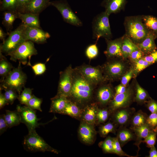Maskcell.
Returning a JSON list of instances; mask_svg holds the SVG:
<instances>
[{"label": "cell", "mask_w": 157, "mask_h": 157, "mask_svg": "<svg viewBox=\"0 0 157 157\" xmlns=\"http://www.w3.org/2000/svg\"><path fill=\"white\" fill-rule=\"evenodd\" d=\"M124 24L125 35L136 44L142 41L149 32L143 22L142 15L126 17Z\"/></svg>", "instance_id": "obj_1"}, {"label": "cell", "mask_w": 157, "mask_h": 157, "mask_svg": "<svg viewBox=\"0 0 157 157\" xmlns=\"http://www.w3.org/2000/svg\"><path fill=\"white\" fill-rule=\"evenodd\" d=\"M110 59L103 67L105 79L113 81L121 78L131 67L127 59L115 58Z\"/></svg>", "instance_id": "obj_2"}, {"label": "cell", "mask_w": 157, "mask_h": 157, "mask_svg": "<svg viewBox=\"0 0 157 157\" xmlns=\"http://www.w3.org/2000/svg\"><path fill=\"white\" fill-rule=\"evenodd\" d=\"M109 15L105 11L96 16L92 22V38L96 42L100 38L111 39L112 37Z\"/></svg>", "instance_id": "obj_3"}, {"label": "cell", "mask_w": 157, "mask_h": 157, "mask_svg": "<svg viewBox=\"0 0 157 157\" xmlns=\"http://www.w3.org/2000/svg\"><path fill=\"white\" fill-rule=\"evenodd\" d=\"M92 85L81 75L73 78L70 96L80 103L88 100L92 93Z\"/></svg>", "instance_id": "obj_4"}, {"label": "cell", "mask_w": 157, "mask_h": 157, "mask_svg": "<svg viewBox=\"0 0 157 157\" xmlns=\"http://www.w3.org/2000/svg\"><path fill=\"white\" fill-rule=\"evenodd\" d=\"M23 145L24 149L31 152L49 151L56 154L59 152L49 145L36 131L28 132L24 137Z\"/></svg>", "instance_id": "obj_5"}, {"label": "cell", "mask_w": 157, "mask_h": 157, "mask_svg": "<svg viewBox=\"0 0 157 157\" xmlns=\"http://www.w3.org/2000/svg\"><path fill=\"white\" fill-rule=\"evenodd\" d=\"M18 66L12 70L3 81L4 88H10L16 90L19 94L24 87L27 79L26 74L22 71L20 63Z\"/></svg>", "instance_id": "obj_6"}, {"label": "cell", "mask_w": 157, "mask_h": 157, "mask_svg": "<svg viewBox=\"0 0 157 157\" xmlns=\"http://www.w3.org/2000/svg\"><path fill=\"white\" fill-rule=\"evenodd\" d=\"M26 26L22 23L10 33L7 39L0 46V51L1 52L8 55L16 50L26 41L24 35Z\"/></svg>", "instance_id": "obj_7"}, {"label": "cell", "mask_w": 157, "mask_h": 157, "mask_svg": "<svg viewBox=\"0 0 157 157\" xmlns=\"http://www.w3.org/2000/svg\"><path fill=\"white\" fill-rule=\"evenodd\" d=\"M37 51L33 42L26 40L22 43L16 50L7 55L10 56V59L14 61L19 60V62L26 65L31 56L36 55Z\"/></svg>", "instance_id": "obj_8"}, {"label": "cell", "mask_w": 157, "mask_h": 157, "mask_svg": "<svg viewBox=\"0 0 157 157\" xmlns=\"http://www.w3.org/2000/svg\"><path fill=\"white\" fill-rule=\"evenodd\" d=\"M135 94V86L133 83L127 87L125 92L115 94L109 103L108 108L111 113L117 109L130 107L134 101Z\"/></svg>", "instance_id": "obj_9"}, {"label": "cell", "mask_w": 157, "mask_h": 157, "mask_svg": "<svg viewBox=\"0 0 157 157\" xmlns=\"http://www.w3.org/2000/svg\"><path fill=\"white\" fill-rule=\"evenodd\" d=\"M50 5L54 6L58 10L66 22L77 27L83 26L82 22L74 13L66 1L50 2Z\"/></svg>", "instance_id": "obj_10"}, {"label": "cell", "mask_w": 157, "mask_h": 157, "mask_svg": "<svg viewBox=\"0 0 157 157\" xmlns=\"http://www.w3.org/2000/svg\"><path fill=\"white\" fill-rule=\"evenodd\" d=\"M16 110L20 118L21 123L26 126L28 132L35 131L42 124L38 122L40 119L37 118L35 111L26 106L17 105Z\"/></svg>", "instance_id": "obj_11"}, {"label": "cell", "mask_w": 157, "mask_h": 157, "mask_svg": "<svg viewBox=\"0 0 157 157\" xmlns=\"http://www.w3.org/2000/svg\"><path fill=\"white\" fill-rule=\"evenodd\" d=\"M73 80V71L69 66L60 74L57 95L66 97L70 96Z\"/></svg>", "instance_id": "obj_12"}, {"label": "cell", "mask_w": 157, "mask_h": 157, "mask_svg": "<svg viewBox=\"0 0 157 157\" xmlns=\"http://www.w3.org/2000/svg\"><path fill=\"white\" fill-rule=\"evenodd\" d=\"M134 108L130 107L120 108L112 113L113 122L119 127H127L133 114L135 112Z\"/></svg>", "instance_id": "obj_13"}, {"label": "cell", "mask_w": 157, "mask_h": 157, "mask_svg": "<svg viewBox=\"0 0 157 157\" xmlns=\"http://www.w3.org/2000/svg\"><path fill=\"white\" fill-rule=\"evenodd\" d=\"M81 75L92 84H97L105 80L101 70L99 67L84 65L80 69Z\"/></svg>", "instance_id": "obj_14"}, {"label": "cell", "mask_w": 157, "mask_h": 157, "mask_svg": "<svg viewBox=\"0 0 157 157\" xmlns=\"http://www.w3.org/2000/svg\"><path fill=\"white\" fill-rule=\"evenodd\" d=\"M24 35L26 40H30L38 44L45 43L50 37L48 33L41 28L26 26L24 30Z\"/></svg>", "instance_id": "obj_15"}, {"label": "cell", "mask_w": 157, "mask_h": 157, "mask_svg": "<svg viewBox=\"0 0 157 157\" xmlns=\"http://www.w3.org/2000/svg\"><path fill=\"white\" fill-rule=\"evenodd\" d=\"M124 35L114 40L105 39L107 47L104 53L109 59L115 58H123L122 47Z\"/></svg>", "instance_id": "obj_16"}, {"label": "cell", "mask_w": 157, "mask_h": 157, "mask_svg": "<svg viewBox=\"0 0 157 157\" xmlns=\"http://www.w3.org/2000/svg\"><path fill=\"white\" fill-rule=\"evenodd\" d=\"M126 0H103L101 6L109 15L118 13L124 10L127 3Z\"/></svg>", "instance_id": "obj_17"}, {"label": "cell", "mask_w": 157, "mask_h": 157, "mask_svg": "<svg viewBox=\"0 0 157 157\" xmlns=\"http://www.w3.org/2000/svg\"><path fill=\"white\" fill-rule=\"evenodd\" d=\"M78 132L81 139L85 143L90 144L93 142L95 132L92 125L85 122L81 123Z\"/></svg>", "instance_id": "obj_18"}, {"label": "cell", "mask_w": 157, "mask_h": 157, "mask_svg": "<svg viewBox=\"0 0 157 157\" xmlns=\"http://www.w3.org/2000/svg\"><path fill=\"white\" fill-rule=\"evenodd\" d=\"M115 95V90L109 85L103 86L98 90L97 97L99 102L105 105L109 103Z\"/></svg>", "instance_id": "obj_19"}, {"label": "cell", "mask_w": 157, "mask_h": 157, "mask_svg": "<svg viewBox=\"0 0 157 157\" xmlns=\"http://www.w3.org/2000/svg\"><path fill=\"white\" fill-rule=\"evenodd\" d=\"M157 36L149 32L146 37L141 42L136 44L139 49L144 55L149 54L156 50L157 47L155 42Z\"/></svg>", "instance_id": "obj_20"}, {"label": "cell", "mask_w": 157, "mask_h": 157, "mask_svg": "<svg viewBox=\"0 0 157 157\" xmlns=\"http://www.w3.org/2000/svg\"><path fill=\"white\" fill-rule=\"evenodd\" d=\"M49 0H31L24 8L22 13H29L39 14L48 6Z\"/></svg>", "instance_id": "obj_21"}, {"label": "cell", "mask_w": 157, "mask_h": 157, "mask_svg": "<svg viewBox=\"0 0 157 157\" xmlns=\"http://www.w3.org/2000/svg\"><path fill=\"white\" fill-rule=\"evenodd\" d=\"M127 127H119L117 131L116 137L122 147L129 142L135 141V140L136 136L133 131L130 128H128Z\"/></svg>", "instance_id": "obj_22"}, {"label": "cell", "mask_w": 157, "mask_h": 157, "mask_svg": "<svg viewBox=\"0 0 157 157\" xmlns=\"http://www.w3.org/2000/svg\"><path fill=\"white\" fill-rule=\"evenodd\" d=\"M131 129L133 131L136 136L135 142L134 144L136 145L138 148L137 154L136 155L138 156V152L140 149V145L141 143L142 142V140L145 138L153 129L146 124L141 126Z\"/></svg>", "instance_id": "obj_23"}, {"label": "cell", "mask_w": 157, "mask_h": 157, "mask_svg": "<svg viewBox=\"0 0 157 157\" xmlns=\"http://www.w3.org/2000/svg\"><path fill=\"white\" fill-rule=\"evenodd\" d=\"M18 18L21 20L22 23L26 26L41 28L38 15L18 12Z\"/></svg>", "instance_id": "obj_24"}, {"label": "cell", "mask_w": 157, "mask_h": 157, "mask_svg": "<svg viewBox=\"0 0 157 157\" xmlns=\"http://www.w3.org/2000/svg\"><path fill=\"white\" fill-rule=\"evenodd\" d=\"M67 98L57 95L52 98L49 112L62 114L69 101Z\"/></svg>", "instance_id": "obj_25"}, {"label": "cell", "mask_w": 157, "mask_h": 157, "mask_svg": "<svg viewBox=\"0 0 157 157\" xmlns=\"http://www.w3.org/2000/svg\"><path fill=\"white\" fill-rule=\"evenodd\" d=\"M124 35L122 50L123 57L127 59L129 55L134 51L139 49L137 44L125 35Z\"/></svg>", "instance_id": "obj_26"}, {"label": "cell", "mask_w": 157, "mask_h": 157, "mask_svg": "<svg viewBox=\"0 0 157 157\" xmlns=\"http://www.w3.org/2000/svg\"><path fill=\"white\" fill-rule=\"evenodd\" d=\"M148 116L147 113L141 110L135 111L131 118L130 128L133 129L146 124Z\"/></svg>", "instance_id": "obj_27"}, {"label": "cell", "mask_w": 157, "mask_h": 157, "mask_svg": "<svg viewBox=\"0 0 157 157\" xmlns=\"http://www.w3.org/2000/svg\"><path fill=\"white\" fill-rule=\"evenodd\" d=\"M150 97L147 91L140 86L137 81H136L134 101L139 104L142 105L145 104Z\"/></svg>", "instance_id": "obj_28"}, {"label": "cell", "mask_w": 157, "mask_h": 157, "mask_svg": "<svg viewBox=\"0 0 157 157\" xmlns=\"http://www.w3.org/2000/svg\"><path fill=\"white\" fill-rule=\"evenodd\" d=\"M18 12L17 10H8L3 14L2 24L8 30L12 28L14 21L18 18Z\"/></svg>", "instance_id": "obj_29"}, {"label": "cell", "mask_w": 157, "mask_h": 157, "mask_svg": "<svg viewBox=\"0 0 157 157\" xmlns=\"http://www.w3.org/2000/svg\"><path fill=\"white\" fill-rule=\"evenodd\" d=\"M5 118L8 128L17 126L21 123L20 116L17 110H6Z\"/></svg>", "instance_id": "obj_30"}, {"label": "cell", "mask_w": 157, "mask_h": 157, "mask_svg": "<svg viewBox=\"0 0 157 157\" xmlns=\"http://www.w3.org/2000/svg\"><path fill=\"white\" fill-rule=\"evenodd\" d=\"M142 19L149 31L157 36V17L152 15H142Z\"/></svg>", "instance_id": "obj_31"}, {"label": "cell", "mask_w": 157, "mask_h": 157, "mask_svg": "<svg viewBox=\"0 0 157 157\" xmlns=\"http://www.w3.org/2000/svg\"><path fill=\"white\" fill-rule=\"evenodd\" d=\"M97 110L95 106H91L87 107L83 115L84 122L92 125L94 124L97 119Z\"/></svg>", "instance_id": "obj_32"}, {"label": "cell", "mask_w": 157, "mask_h": 157, "mask_svg": "<svg viewBox=\"0 0 157 157\" xmlns=\"http://www.w3.org/2000/svg\"><path fill=\"white\" fill-rule=\"evenodd\" d=\"M118 127L113 122H109L100 127L99 133L101 136L105 137L110 133H115Z\"/></svg>", "instance_id": "obj_33"}, {"label": "cell", "mask_w": 157, "mask_h": 157, "mask_svg": "<svg viewBox=\"0 0 157 157\" xmlns=\"http://www.w3.org/2000/svg\"><path fill=\"white\" fill-rule=\"evenodd\" d=\"M12 66L11 64L2 55L0 52V75L6 76L11 71Z\"/></svg>", "instance_id": "obj_34"}, {"label": "cell", "mask_w": 157, "mask_h": 157, "mask_svg": "<svg viewBox=\"0 0 157 157\" xmlns=\"http://www.w3.org/2000/svg\"><path fill=\"white\" fill-rule=\"evenodd\" d=\"M80 112V109L78 106L68 101L62 114L76 117L79 115Z\"/></svg>", "instance_id": "obj_35"}, {"label": "cell", "mask_w": 157, "mask_h": 157, "mask_svg": "<svg viewBox=\"0 0 157 157\" xmlns=\"http://www.w3.org/2000/svg\"><path fill=\"white\" fill-rule=\"evenodd\" d=\"M133 65L135 77L140 72L152 65L142 58L133 63Z\"/></svg>", "instance_id": "obj_36"}, {"label": "cell", "mask_w": 157, "mask_h": 157, "mask_svg": "<svg viewBox=\"0 0 157 157\" xmlns=\"http://www.w3.org/2000/svg\"><path fill=\"white\" fill-rule=\"evenodd\" d=\"M32 90L31 89L24 88V90L18 97V99L21 104L26 105L32 97Z\"/></svg>", "instance_id": "obj_37"}, {"label": "cell", "mask_w": 157, "mask_h": 157, "mask_svg": "<svg viewBox=\"0 0 157 157\" xmlns=\"http://www.w3.org/2000/svg\"><path fill=\"white\" fill-rule=\"evenodd\" d=\"M111 112L108 108L98 109L97 113V119L99 123H103L108 119Z\"/></svg>", "instance_id": "obj_38"}, {"label": "cell", "mask_w": 157, "mask_h": 157, "mask_svg": "<svg viewBox=\"0 0 157 157\" xmlns=\"http://www.w3.org/2000/svg\"><path fill=\"white\" fill-rule=\"evenodd\" d=\"M114 138L107 137L100 144V146L104 151L106 153H113V141Z\"/></svg>", "instance_id": "obj_39"}, {"label": "cell", "mask_w": 157, "mask_h": 157, "mask_svg": "<svg viewBox=\"0 0 157 157\" xmlns=\"http://www.w3.org/2000/svg\"><path fill=\"white\" fill-rule=\"evenodd\" d=\"M157 128L153 129L149 134L143 140L142 142L145 143L148 148L154 146L156 141Z\"/></svg>", "instance_id": "obj_40"}, {"label": "cell", "mask_w": 157, "mask_h": 157, "mask_svg": "<svg viewBox=\"0 0 157 157\" xmlns=\"http://www.w3.org/2000/svg\"><path fill=\"white\" fill-rule=\"evenodd\" d=\"M113 152L120 156H126L128 157H135L137 156H133L129 155L122 150L120 144L116 137L114 138L113 141Z\"/></svg>", "instance_id": "obj_41"}, {"label": "cell", "mask_w": 157, "mask_h": 157, "mask_svg": "<svg viewBox=\"0 0 157 157\" xmlns=\"http://www.w3.org/2000/svg\"><path fill=\"white\" fill-rule=\"evenodd\" d=\"M42 101V100L41 99L33 95L32 98L26 106L33 109L37 110L42 112V110L41 107Z\"/></svg>", "instance_id": "obj_42"}, {"label": "cell", "mask_w": 157, "mask_h": 157, "mask_svg": "<svg viewBox=\"0 0 157 157\" xmlns=\"http://www.w3.org/2000/svg\"><path fill=\"white\" fill-rule=\"evenodd\" d=\"M135 77L133 67L131 66L129 69L121 78V84L127 87L131 79Z\"/></svg>", "instance_id": "obj_43"}, {"label": "cell", "mask_w": 157, "mask_h": 157, "mask_svg": "<svg viewBox=\"0 0 157 157\" xmlns=\"http://www.w3.org/2000/svg\"><path fill=\"white\" fill-rule=\"evenodd\" d=\"M1 7L4 10L17 11V0H2Z\"/></svg>", "instance_id": "obj_44"}, {"label": "cell", "mask_w": 157, "mask_h": 157, "mask_svg": "<svg viewBox=\"0 0 157 157\" xmlns=\"http://www.w3.org/2000/svg\"><path fill=\"white\" fill-rule=\"evenodd\" d=\"M98 54V49L96 43L89 45L85 51L86 55L90 59L96 57Z\"/></svg>", "instance_id": "obj_45"}, {"label": "cell", "mask_w": 157, "mask_h": 157, "mask_svg": "<svg viewBox=\"0 0 157 157\" xmlns=\"http://www.w3.org/2000/svg\"><path fill=\"white\" fill-rule=\"evenodd\" d=\"M146 124L153 129L157 128V113H151L148 115Z\"/></svg>", "instance_id": "obj_46"}, {"label": "cell", "mask_w": 157, "mask_h": 157, "mask_svg": "<svg viewBox=\"0 0 157 157\" xmlns=\"http://www.w3.org/2000/svg\"><path fill=\"white\" fill-rule=\"evenodd\" d=\"M144 54L139 49L132 52L129 56L128 58L133 63L143 58Z\"/></svg>", "instance_id": "obj_47"}, {"label": "cell", "mask_w": 157, "mask_h": 157, "mask_svg": "<svg viewBox=\"0 0 157 157\" xmlns=\"http://www.w3.org/2000/svg\"><path fill=\"white\" fill-rule=\"evenodd\" d=\"M36 75H40L44 73L46 68L45 64L43 63H38L33 66L30 65Z\"/></svg>", "instance_id": "obj_48"}, {"label": "cell", "mask_w": 157, "mask_h": 157, "mask_svg": "<svg viewBox=\"0 0 157 157\" xmlns=\"http://www.w3.org/2000/svg\"><path fill=\"white\" fill-rule=\"evenodd\" d=\"M145 104L151 113H157V102L156 101L150 97Z\"/></svg>", "instance_id": "obj_49"}, {"label": "cell", "mask_w": 157, "mask_h": 157, "mask_svg": "<svg viewBox=\"0 0 157 157\" xmlns=\"http://www.w3.org/2000/svg\"><path fill=\"white\" fill-rule=\"evenodd\" d=\"M143 58L152 64L157 62V48L150 53L145 55Z\"/></svg>", "instance_id": "obj_50"}, {"label": "cell", "mask_w": 157, "mask_h": 157, "mask_svg": "<svg viewBox=\"0 0 157 157\" xmlns=\"http://www.w3.org/2000/svg\"><path fill=\"white\" fill-rule=\"evenodd\" d=\"M8 128L5 118V115L2 114L0 116V135H1L6 131Z\"/></svg>", "instance_id": "obj_51"}, {"label": "cell", "mask_w": 157, "mask_h": 157, "mask_svg": "<svg viewBox=\"0 0 157 157\" xmlns=\"http://www.w3.org/2000/svg\"><path fill=\"white\" fill-rule=\"evenodd\" d=\"M31 0H17V11L22 13L24 8Z\"/></svg>", "instance_id": "obj_52"}, {"label": "cell", "mask_w": 157, "mask_h": 157, "mask_svg": "<svg viewBox=\"0 0 157 157\" xmlns=\"http://www.w3.org/2000/svg\"><path fill=\"white\" fill-rule=\"evenodd\" d=\"M127 87L121 84L117 86L115 88V94L123 93L125 92L127 89Z\"/></svg>", "instance_id": "obj_53"}, {"label": "cell", "mask_w": 157, "mask_h": 157, "mask_svg": "<svg viewBox=\"0 0 157 157\" xmlns=\"http://www.w3.org/2000/svg\"><path fill=\"white\" fill-rule=\"evenodd\" d=\"M9 103L0 90V109L3 108L5 106L8 104Z\"/></svg>", "instance_id": "obj_54"}, {"label": "cell", "mask_w": 157, "mask_h": 157, "mask_svg": "<svg viewBox=\"0 0 157 157\" xmlns=\"http://www.w3.org/2000/svg\"><path fill=\"white\" fill-rule=\"evenodd\" d=\"M4 90L5 92L3 94L5 97L9 104H12L15 99L11 96L6 90Z\"/></svg>", "instance_id": "obj_55"}, {"label": "cell", "mask_w": 157, "mask_h": 157, "mask_svg": "<svg viewBox=\"0 0 157 157\" xmlns=\"http://www.w3.org/2000/svg\"><path fill=\"white\" fill-rule=\"evenodd\" d=\"M149 153V155L148 156H146V157H157V150L155 146L150 148Z\"/></svg>", "instance_id": "obj_56"}, {"label": "cell", "mask_w": 157, "mask_h": 157, "mask_svg": "<svg viewBox=\"0 0 157 157\" xmlns=\"http://www.w3.org/2000/svg\"><path fill=\"white\" fill-rule=\"evenodd\" d=\"M7 35V34L5 33L2 30V28H0V39L3 41V42L5 41V38Z\"/></svg>", "instance_id": "obj_57"}]
</instances>
